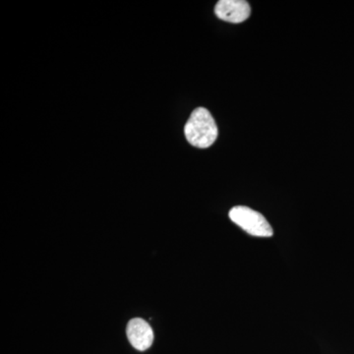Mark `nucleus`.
I'll return each mask as SVG.
<instances>
[{
    "instance_id": "f257e3e1",
    "label": "nucleus",
    "mask_w": 354,
    "mask_h": 354,
    "mask_svg": "<svg viewBox=\"0 0 354 354\" xmlns=\"http://www.w3.org/2000/svg\"><path fill=\"white\" fill-rule=\"evenodd\" d=\"M184 133L191 145L201 149L213 145L218 135L215 120L208 109L204 108H198L191 113Z\"/></svg>"
},
{
    "instance_id": "f03ea898",
    "label": "nucleus",
    "mask_w": 354,
    "mask_h": 354,
    "mask_svg": "<svg viewBox=\"0 0 354 354\" xmlns=\"http://www.w3.org/2000/svg\"><path fill=\"white\" fill-rule=\"evenodd\" d=\"M228 216L230 220L253 236L271 237L274 234V230L265 216L248 207H234Z\"/></svg>"
},
{
    "instance_id": "7ed1b4c3",
    "label": "nucleus",
    "mask_w": 354,
    "mask_h": 354,
    "mask_svg": "<svg viewBox=\"0 0 354 354\" xmlns=\"http://www.w3.org/2000/svg\"><path fill=\"white\" fill-rule=\"evenodd\" d=\"M128 341L137 351H145L150 348L153 342L152 327L142 318H134L127 324Z\"/></svg>"
},
{
    "instance_id": "20e7f679",
    "label": "nucleus",
    "mask_w": 354,
    "mask_h": 354,
    "mask_svg": "<svg viewBox=\"0 0 354 354\" xmlns=\"http://www.w3.org/2000/svg\"><path fill=\"white\" fill-rule=\"evenodd\" d=\"M215 13L220 19L237 24L248 19L251 8L244 0H220L215 7Z\"/></svg>"
}]
</instances>
